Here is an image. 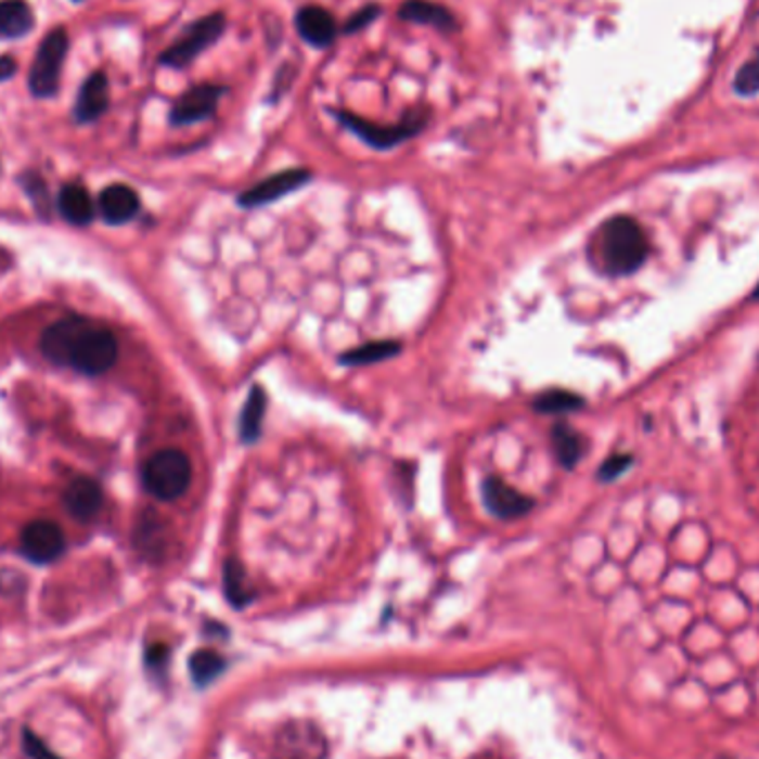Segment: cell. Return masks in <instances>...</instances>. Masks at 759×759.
<instances>
[{"mask_svg":"<svg viewBox=\"0 0 759 759\" xmlns=\"http://www.w3.org/2000/svg\"><path fill=\"white\" fill-rule=\"evenodd\" d=\"M602 262L613 275L635 273L648 256L644 229L629 216H615L602 227L600 235Z\"/></svg>","mask_w":759,"mask_h":759,"instance_id":"cell-1","label":"cell"},{"mask_svg":"<svg viewBox=\"0 0 759 759\" xmlns=\"http://www.w3.org/2000/svg\"><path fill=\"white\" fill-rule=\"evenodd\" d=\"M142 485L156 500H178L192 485V462L178 449H163L142 468Z\"/></svg>","mask_w":759,"mask_h":759,"instance_id":"cell-2","label":"cell"},{"mask_svg":"<svg viewBox=\"0 0 759 759\" xmlns=\"http://www.w3.org/2000/svg\"><path fill=\"white\" fill-rule=\"evenodd\" d=\"M118 360V343L114 334L105 326H97L91 322H85L82 331L78 334L67 366H74L80 373L87 375H101L110 371Z\"/></svg>","mask_w":759,"mask_h":759,"instance_id":"cell-3","label":"cell"},{"mask_svg":"<svg viewBox=\"0 0 759 759\" xmlns=\"http://www.w3.org/2000/svg\"><path fill=\"white\" fill-rule=\"evenodd\" d=\"M224 25L227 21L222 12L209 14L196 21L194 25H189L169 50H165L160 63L171 69H182L186 65H192L203 52H207L211 44L220 40V36L224 34Z\"/></svg>","mask_w":759,"mask_h":759,"instance_id":"cell-4","label":"cell"},{"mask_svg":"<svg viewBox=\"0 0 759 759\" xmlns=\"http://www.w3.org/2000/svg\"><path fill=\"white\" fill-rule=\"evenodd\" d=\"M67 34L65 29H54L44 36V40L38 47L36 61L31 65L29 72V89L34 97L38 99H50L59 91V82H61V72H63V63L67 56Z\"/></svg>","mask_w":759,"mask_h":759,"instance_id":"cell-5","label":"cell"},{"mask_svg":"<svg viewBox=\"0 0 759 759\" xmlns=\"http://www.w3.org/2000/svg\"><path fill=\"white\" fill-rule=\"evenodd\" d=\"M338 118L347 129H351L358 138H362L366 142V145H371L375 150H391V147L400 145V142L415 136L426 123V116L417 114V112L398 125H375V123H369V120L353 116V114H347V112H340Z\"/></svg>","mask_w":759,"mask_h":759,"instance_id":"cell-6","label":"cell"},{"mask_svg":"<svg viewBox=\"0 0 759 759\" xmlns=\"http://www.w3.org/2000/svg\"><path fill=\"white\" fill-rule=\"evenodd\" d=\"M21 549L27 559L36 564L54 562L65 551V533L50 519H36L25 527L21 536Z\"/></svg>","mask_w":759,"mask_h":759,"instance_id":"cell-7","label":"cell"},{"mask_svg":"<svg viewBox=\"0 0 759 759\" xmlns=\"http://www.w3.org/2000/svg\"><path fill=\"white\" fill-rule=\"evenodd\" d=\"M309 180H311V171H307V169L280 171V173H273V176L265 178L262 182L254 184L252 189H247V192L239 198V203L243 207H262V205H269L282 196L296 192V189H300Z\"/></svg>","mask_w":759,"mask_h":759,"instance_id":"cell-8","label":"cell"},{"mask_svg":"<svg viewBox=\"0 0 759 759\" xmlns=\"http://www.w3.org/2000/svg\"><path fill=\"white\" fill-rule=\"evenodd\" d=\"M324 739L311 724H290L275 737L278 759H322Z\"/></svg>","mask_w":759,"mask_h":759,"instance_id":"cell-9","label":"cell"},{"mask_svg":"<svg viewBox=\"0 0 759 759\" xmlns=\"http://www.w3.org/2000/svg\"><path fill=\"white\" fill-rule=\"evenodd\" d=\"M222 93H224V87H218V85H198L194 89H189L173 105L171 123L192 125L209 118L216 112Z\"/></svg>","mask_w":759,"mask_h":759,"instance_id":"cell-10","label":"cell"},{"mask_svg":"<svg viewBox=\"0 0 759 759\" xmlns=\"http://www.w3.org/2000/svg\"><path fill=\"white\" fill-rule=\"evenodd\" d=\"M483 496L489 513L500 519H515L527 515L533 509L531 498L515 491L500 478H487L483 485Z\"/></svg>","mask_w":759,"mask_h":759,"instance_id":"cell-11","label":"cell"},{"mask_svg":"<svg viewBox=\"0 0 759 759\" xmlns=\"http://www.w3.org/2000/svg\"><path fill=\"white\" fill-rule=\"evenodd\" d=\"M85 322L87 320H82V318H63V320L54 322L52 326H47V331L42 334V340H40V349H42L44 358L54 364L67 366L69 351H72L78 334L82 331Z\"/></svg>","mask_w":759,"mask_h":759,"instance_id":"cell-12","label":"cell"},{"mask_svg":"<svg viewBox=\"0 0 759 759\" xmlns=\"http://www.w3.org/2000/svg\"><path fill=\"white\" fill-rule=\"evenodd\" d=\"M296 29L305 42L324 50L338 36V23L334 14L318 5H307L296 14Z\"/></svg>","mask_w":759,"mask_h":759,"instance_id":"cell-13","label":"cell"},{"mask_svg":"<svg viewBox=\"0 0 759 759\" xmlns=\"http://www.w3.org/2000/svg\"><path fill=\"white\" fill-rule=\"evenodd\" d=\"M65 509L72 517L87 522L91 517H97L103 509V491L99 483H93L91 478H76L63 496Z\"/></svg>","mask_w":759,"mask_h":759,"instance_id":"cell-14","label":"cell"},{"mask_svg":"<svg viewBox=\"0 0 759 759\" xmlns=\"http://www.w3.org/2000/svg\"><path fill=\"white\" fill-rule=\"evenodd\" d=\"M110 107V82H107V76L97 72V74H91L80 93H78V101H76V120L78 123H93V120H99Z\"/></svg>","mask_w":759,"mask_h":759,"instance_id":"cell-15","label":"cell"},{"mask_svg":"<svg viewBox=\"0 0 759 759\" xmlns=\"http://www.w3.org/2000/svg\"><path fill=\"white\" fill-rule=\"evenodd\" d=\"M99 209H101V214H103V218L107 222L123 224V222H129L138 214L140 201H138V194L133 192L131 186H127V184H112L101 194Z\"/></svg>","mask_w":759,"mask_h":759,"instance_id":"cell-16","label":"cell"},{"mask_svg":"<svg viewBox=\"0 0 759 759\" xmlns=\"http://www.w3.org/2000/svg\"><path fill=\"white\" fill-rule=\"evenodd\" d=\"M398 14L402 21L417 23V25H429V27H436L440 31L455 29V16L447 8L438 5V3H429V0H407Z\"/></svg>","mask_w":759,"mask_h":759,"instance_id":"cell-17","label":"cell"},{"mask_svg":"<svg viewBox=\"0 0 759 759\" xmlns=\"http://www.w3.org/2000/svg\"><path fill=\"white\" fill-rule=\"evenodd\" d=\"M59 209L72 224H89L93 218V203L87 189L80 184H67L59 196Z\"/></svg>","mask_w":759,"mask_h":759,"instance_id":"cell-18","label":"cell"},{"mask_svg":"<svg viewBox=\"0 0 759 759\" xmlns=\"http://www.w3.org/2000/svg\"><path fill=\"white\" fill-rule=\"evenodd\" d=\"M34 27V16L25 0H0V38H18Z\"/></svg>","mask_w":759,"mask_h":759,"instance_id":"cell-19","label":"cell"},{"mask_svg":"<svg viewBox=\"0 0 759 759\" xmlns=\"http://www.w3.org/2000/svg\"><path fill=\"white\" fill-rule=\"evenodd\" d=\"M265 411H267V396L262 387H254L249 391V398L243 407V415H241V426L239 434L241 440L245 445H252L260 438V429H262V420H265Z\"/></svg>","mask_w":759,"mask_h":759,"instance_id":"cell-20","label":"cell"},{"mask_svg":"<svg viewBox=\"0 0 759 759\" xmlns=\"http://www.w3.org/2000/svg\"><path fill=\"white\" fill-rule=\"evenodd\" d=\"M553 447H555V455L564 468H574L584 455L582 436L578 432H574L568 424L553 426Z\"/></svg>","mask_w":759,"mask_h":759,"instance_id":"cell-21","label":"cell"},{"mask_svg":"<svg viewBox=\"0 0 759 759\" xmlns=\"http://www.w3.org/2000/svg\"><path fill=\"white\" fill-rule=\"evenodd\" d=\"M402 351V345L396 343V340H380V343H369V345H362L353 351H347L340 356V362L343 364H351V366H358V364H373V362H383V360H389L394 356H398Z\"/></svg>","mask_w":759,"mask_h":759,"instance_id":"cell-22","label":"cell"},{"mask_svg":"<svg viewBox=\"0 0 759 759\" xmlns=\"http://www.w3.org/2000/svg\"><path fill=\"white\" fill-rule=\"evenodd\" d=\"M536 411L540 413H546V415H557V413H568V411H576V409H582L584 407V400L571 391H562V389H553V391H546L542 396H538L536 400Z\"/></svg>","mask_w":759,"mask_h":759,"instance_id":"cell-23","label":"cell"},{"mask_svg":"<svg viewBox=\"0 0 759 759\" xmlns=\"http://www.w3.org/2000/svg\"><path fill=\"white\" fill-rule=\"evenodd\" d=\"M224 591H227L229 600L239 606H243L252 597V593L245 584L243 566L235 559H227V564H224Z\"/></svg>","mask_w":759,"mask_h":759,"instance_id":"cell-24","label":"cell"},{"mask_svg":"<svg viewBox=\"0 0 759 759\" xmlns=\"http://www.w3.org/2000/svg\"><path fill=\"white\" fill-rule=\"evenodd\" d=\"M220 667H222V659L209 651L196 653L192 659V671L198 682H209L220 671Z\"/></svg>","mask_w":759,"mask_h":759,"instance_id":"cell-25","label":"cell"},{"mask_svg":"<svg viewBox=\"0 0 759 759\" xmlns=\"http://www.w3.org/2000/svg\"><path fill=\"white\" fill-rule=\"evenodd\" d=\"M735 89L744 97H752V93L759 91V59L744 65L735 78Z\"/></svg>","mask_w":759,"mask_h":759,"instance_id":"cell-26","label":"cell"},{"mask_svg":"<svg viewBox=\"0 0 759 759\" xmlns=\"http://www.w3.org/2000/svg\"><path fill=\"white\" fill-rule=\"evenodd\" d=\"M633 464V458L631 455H610L602 466H600V480L604 483H610V480H618L622 473Z\"/></svg>","mask_w":759,"mask_h":759,"instance_id":"cell-27","label":"cell"},{"mask_svg":"<svg viewBox=\"0 0 759 759\" xmlns=\"http://www.w3.org/2000/svg\"><path fill=\"white\" fill-rule=\"evenodd\" d=\"M23 746H25V752L31 757V759H61L56 752H52L50 748L44 746V742L31 733V731H25L23 733Z\"/></svg>","mask_w":759,"mask_h":759,"instance_id":"cell-28","label":"cell"},{"mask_svg":"<svg viewBox=\"0 0 759 759\" xmlns=\"http://www.w3.org/2000/svg\"><path fill=\"white\" fill-rule=\"evenodd\" d=\"M380 14H383V10H380L377 5H366V8L358 10V12L349 18V23L345 25V31H347V34H353V31L366 27L369 23H373Z\"/></svg>","mask_w":759,"mask_h":759,"instance_id":"cell-29","label":"cell"},{"mask_svg":"<svg viewBox=\"0 0 759 759\" xmlns=\"http://www.w3.org/2000/svg\"><path fill=\"white\" fill-rule=\"evenodd\" d=\"M14 74H16V63H14V59H10V56L0 59V82L12 78Z\"/></svg>","mask_w":759,"mask_h":759,"instance_id":"cell-30","label":"cell"},{"mask_svg":"<svg viewBox=\"0 0 759 759\" xmlns=\"http://www.w3.org/2000/svg\"><path fill=\"white\" fill-rule=\"evenodd\" d=\"M752 298H759V284H757V290H755V294H752Z\"/></svg>","mask_w":759,"mask_h":759,"instance_id":"cell-31","label":"cell"}]
</instances>
